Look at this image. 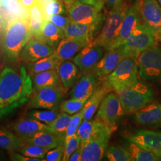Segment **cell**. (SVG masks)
<instances>
[{
    "mask_svg": "<svg viewBox=\"0 0 161 161\" xmlns=\"http://www.w3.org/2000/svg\"><path fill=\"white\" fill-rule=\"evenodd\" d=\"M34 88L28 70L6 66L0 72V119L11 114L28 102Z\"/></svg>",
    "mask_w": 161,
    "mask_h": 161,
    "instance_id": "1",
    "label": "cell"
},
{
    "mask_svg": "<svg viewBox=\"0 0 161 161\" xmlns=\"http://www.w3.org/2000/svg\"><path fill=\"white\" fill-rule=\"evenodd\" d=\"M32 37L29 17L16 18L7 21L4 25L0 39L4 58L11 64L17 62L24 47Z\"/></svg>",
    "mask_w": 161,
    "mask_h": 161,
    "instance_id": "2",
    "label": "cell"
},
{
    "mask_svg": "<svg viewBox=\"0 0 161 161\" xmlns=\"http://www.w3.org/2000/svg\"><path fill=\"white\" fill-rule=\"evenodd\" d=\"M116 93L126 114L141 109L155 98V93L152 87L139 80L134 85L124 88Z\"/></svg>",
    "mask_w": 161,
    "mask_h": 161,
    "instance_id": "3",
    "label": "cell"
},
{
    "mask_svg": "<svg viewBox=\"0 0 161 161\" xmlns=\"http://www.w3.org/2000/svg\"><path fill=\"white\" fill-rule=\"evenodd\" d=\"M129 6L127 1H125L119 7L110 10L106 14L103 26L100 34L90 44L101 46L107 51L112 50Z\"/></svg>",
    "mask_w": 161,
    "mask_h": 161,
    "instance_id": "4",
    "label": "cell"
},
{
    "mask_svg": "<svg viewBox=\"0 0 161 161\" xmlns=\"http://www.w3.org/2000/svg\"><path fill=\"white\" fill-rule=\"evenodd\" d=\"M138 65L137 58L128 57L124 58L114 70L104 78V84L115 92L137 82Z\"/></svg>",
    "mask_w": 161,
    "mask_h": 161,
    "instance_id": "5",
    "label": "cell"
},
{
    "mask_svg": "<svg viewBox=\"0 0 161 161\" xmlns=\"http://www.w3.org/2000/svg\"><path fill=\"white\" fill-rule=\"evenodd\" d=\"M138 74L147 81H161V47L157 43L137 58Z\"/></svg>",
    "mask_w": 161,
    "mask_h": 161,
    "instance_id": "6",
    "label": "cell"
},
{
    "mask_svg": "<svg viewBox=\"0 0 161 161\" xmlns=\"http://www.w3.org/2000/svg\"><path fill=\"white\" fill-rule=\"evenodd\" d=\"M67 13L71 22L97 26L102 28L106 14L103 7L92 6L74 0L66 7Z\"/></svg>",
    "mask_w": 161,
    "mask_h": 161,
    "instance_id": "7",
    "label": "cell"
},
{
    "mask_svg": "<svg viewBox=\"0 0 161 161\" xmlns=\"http://www.w3.org/2000/svg\"><path fill=\"white\" fill-rule=\"evenodd\" d=\"M116 127L107 125L88 141L80 142L82 147L80 161H98L102 159Z\"/></svg>",
    "mask_w": 161,
    "mask_h": 161,
    "instance_id": "8",
    "label": "cell"
},
{
    "mask_svg": "<svg viewBox=\"0 0 161 161\" xmlns=\"http://www.w3.org/2000/svg\"><path fill=\"white\" fill-rule=\"evenodd\" d=\"M156 43L153 35L142 22L121 46L128 57L137 58L141 53Z\"/></svg>",
    "mask_w": 161,
    "mask_h": 161,
    "instance_id": "9",
    "label": "cell"
},
{
    "mask_svg": "<svg viewBox=\"0 0 161 161\" xmlns=\"http://www.w3.org/2000/svg\"><path fill=\"white\" fill-rule=\"evenodd\" d=\"M142 22L153 35L156 41L161 42V6L157 0H140Z\"/></svg>",
    "mask_w": 161,
    "mask_h": 161,
    "instance_id": "10",
    "label": "cell"
},
{
    "mask_svg": "<svg viewBox=\"0 0 161 161\" xmlns=\"http://www.w3.org/2000/svg\"><path fill=\"white\" fill-rule=\"evenodd\" d=\"M125 114L117 94H108L100 104L97 118L110 127H116Z\"/></svg>",
    "mask_w": 161,
    "mask_h": 161,
    "instance_id": "11",
    "label": "cell"
},
{
    "mask_svg": "<svg viewBox=\"0 0 161 161\" xmlns=\"http://www.w3.org/2000/svg\"><path fill=\"white\" fill-rule=\"evenodd\" d=\"M64 96V91L60 86L43 88L36 91L31 98L28 107L33 109H58Z\"/></svg>",
    "mask_w": 161,
    "mask_h": 161,
    "instance_id": "12",
    "label": "cell"
},
{
    "mask_svg": "<svg viewBox=\"0 0 161 161\" xmlns=\"http://www.w3.org/2000/svg\"><path fill=\"white\" fill-rule=\"evenodd\" d=\"M104 50V47L101 46L89 44L75 55L73 62L80 73H90L103 57Z\"/></svg>",
    "mask_w": 161,
    "mask_h": 161,
    "instance_id": "13",
    "label": "cell"
},
{
    "mask_svg": "<svg viewBox=\"0 0 161 161\" xmlns=\"http://www.w3.org/2000/svg\"><path fill=\"white\" fill-rule=\"evenodd\" d=\"M141 22L140 1L136 0L132 5H130L127 10L112 49L121 46Z\"/></svg>",
    "mask_w": 161,
    "mask_h": 161,
    "instance_id": "14",
    "label": "cell"
},
{
    "mask_svg": "<svg viewBox=\"0 0 161 161\" xmlns=\"http://www.w3.org/2000/svg\"><path fill=\"white\" fill-rule=\"evenodd\" d=\"M128 57L122 46L108 50L90 74L97 78H104L114 70L124 58Z\"/></svg>",
    "mask_w": 161,
    "mask_h": 161,
    "instance_id": "15",
    "label": "cell"
},
{
    "mask_svg": "<svg viewBox=\"0 0 161 161\" xmlns=\"http://www.w3.org/2000/svg\"><path fill=\"white\" fill-rule=\"evenodd\" d=\"M54 50V48L46 43L34 37L24 47L20 58L26 64L35 62L42 58L52 55Z\"/></svg>",
    "mask_w": 161,
    "mask_h": 161,
    "instance_id": "16",
    "label": "cell"
},
{
    "mask_svg": "<svg viewBox=\"0 0 161 161\" xmlns=\"http://www.w3.org/2000/svg\"><path fill=\"white\" fill-rule=\"evenodd\" d=\"M134 121L144 127H161V103H150L135 112Z\"/></svg>",
    "mask_w": 161,
    "mask_h": 161,
    "instance_id": "17",
    "label": "cell"
},
{
    "mask_svg": "<svg viewBox=\"0 0 161 161\" xmlns=\"http://www.w3.org/2000/svg\"><path fill=\"white\" fill-rule=\"evenodd\" d=\"M90 44L84 41L64 37L59 42L52 54L62 63L74 58L78 52Z\"/></svg>",
    "mask_w": 161,
    "mask_h": 161,
    "instance_id": "18",
    "label": "cell"
},
{
    "mask_svg": "<svg viewBox=\"0 0 161 161\" xmlns=\"http://www.w3.org/2000/svg\"><path fill=\"white\" fill-rule=\"evenodd\" d=\"M12 129L19 137L25 141L37 132L50 131V128L46 124L28 117L22 118L13 124Z\"/></svg>",
    "mask_w": 161,
    "mask_h": 161,
    "instance_id": "19",
    "label": "cell"
},
{
    "mask_svg": "<svg viewBox=\"0 0 161 161\" xmlns=\"http://www.w3.org/2000/svg\"><path fill=\"white\" fill-rule=\"evenodd\" d=\"M130 141L153 153L161 151V131L140 130L130 137Z\"/></svg>",
    "mask_w": 161,
    "mask_h": 161,
    "instance_id": "20",
    "label": "cell"
},
{
    "mask_svg": "<svg viewBox=\"0 0 161 161\" xmlns=\"http://www.w3.org/2000/svg\"><path fill=\"white\" fill-rule=\"evenodd\" d=\"M101 28L83 23L70 22L64 31L65 37H70L78 40L91 43Z\"/></svg>",
    "mask_w": 161,
    "mask_h": 161,
    "instance_id": "21",
    "label": "cell"
},
{
    "mask_svg": "<svg viewBox=\"0 0 161 161\" xmlns=\"http://www.w3.org/2000/svg\"><path fill=\"white\" fill-rule=\"evenodd\" d=\"M97 79L90 73L84 74L70 91V98L86 101L96 89Z\"/></svg>",
    "mask_w": 161,
    "mask_h": 161,
    "instance_id": "22",
    "label": "cell"
},
{
    "mask_svg": "<svg viewBox=\"0 0 161 161\" xmlns=\"http://www.w3.org/2000/svg\"><path fill=\"white\" fill-rule=\"evenodd\" d=\"M110 90H111L105 84L95 90L91 97L86 100V103L82 109L83 120H90L92 119L104 98Z\"/></svg>",
    "mask_w": 161,
    "mask_h": 161,
    "instance_id": "23",
    "label": "cell"
},
{
    "mask_svg": "<svg viewBox=\"0 0 161 161\" xmlns=\"http://www.w3.org/2000/svg\"><path fill=\"white\" fill-rule=\"evenodd\" d=\"M24 142L35 144L50 150L60 144L64 143V138L50 131H42L37 132Z\"/></svg>",
    "mask_w": 161,
    "mask_h": 161,
    "instance_id": "24",
    "label": "cell"
},
{
    "mask_svg": "<svg viewBox=\"0 0 161 161\" xmlns=\"http://www.w3.org/2000/svg\"><path fill=\"white\" fill-rule=\"evenodd\" d=\"M56 70L61 83L67 89L75 84L78 79L80 72L74 62L69 60L62 62Z\"/></svg>",
    "mask_w": 161,
    "mask_h": 161,
    "instance_id": "25",
    "label": "cell"
},
{
    "mask_svg": "<svg viewBox=\"0 0 161 161\" xmlns=\"http://www.w3.org/2000/svg\"><path fill=\"white\" fill-rule=\"evenodd\" d=\"M64 37L65 35L63 30L47 20L44 24L40 34L36 37V38L43 41L48 46L56 49L59 42Z\"/></svg>",
    "mask_w": 161,
    "mask_h": 161,
    "instance_id": "26",
    "label": "cell"
},
{
    "mask_svg": "<svg viewBox=\"0 0 161 161\" xmlns=\"http://www.w3.org/2000/svg\"><path fill=\"white\" fill-rule=\"evenodd\" d=\"M31 76L35 92L46 87L60 86L61 82L56 69L34 74Z\"/></svg>",
    "mask_w": 161,
    "mask_h": 161,
    "instance_id": "27",
    "label": "cell"
},
{
    "mask_svg": "<svg viewBox=\"0 0 161 161\" xmlns=\"http://www.w3.org/2000/svg\"><path fill=\"white\" fill-rule=\"evenodd\" d=\"M108 125L98 119L83 120L76 132L80 142H85L103 130Z\"/></svg>",
    "mask_w": 161,
    "mask_h": 161,
    "instance_id": "28",
    "label": "cell"
},
{
    "mask_svg": "<svg viewBox=\"0 0 161 161\" xmlns=\"http://www.w3.org/2000/svg\"><path fill=\"white\" fill-rule=\"evenodd\" d=\"M29 11L30 28L33 36L36 38L40 34L47 20L41 7L37 3L31 8Z\"/></svg>",
    "mask_w": 161,
    "mask_h": 161,
    "instance_id": "29",
    "label": "cell"
},
{
    "mask_svg": "<svg viewBox=\"0 0 161 161\" xmlns=\"http://www.w3.org/2000/svg\"><path fill=\"white\" fill-rule=\"evenodd\" d=\"M24 141L17 135L4 128H0V149L8 152L18 150Z\"/></svg>",
    "mask_w": 161,
    "mask_h": 161,
    "instance_id": "30",
    "label": "cell"
},
{
    "mask_svg": "<svg viewBox=\"0 0 161 161\" xmlns=\"http://www.w3.org/2000/svg\"><path fill=\"white\" fill-rule=\"evenodd\" d=\"M60 64L61 62L52 54L35 62L28 63L26 69L30 74H34L52 69H56Z\"/></svg>",
    "mask_w": 161,
    "mask_h": 161,
    "instance_id": "31",
    "label": "cell"
},
{
    "mask_svg": "<svg viewBox=\"0 0 161 161\" xmlns=\"http://www.w3.org/2000/svg\"><path fill=\"white\" fill-rule=\"evenodd\" d=\"M72 116L65 112L60 113L56 119L49 124L50 131L65 138V134Z\"/></svg>",
    "mask_w": 161,
    "mask_h": 161,
    "instance_id": "32",
    "label": "cell"
},
{
    "mask_svg": "<svg viewBox=\"0 0 161 161\" xmlns=\"http://www.w3.org/2000/svg\"><path fill=\"white\" fill-rule=\"evenodd\" d=\"M128 150L131 153V161H155V154L131 142L128 145Z\"/></svg>",
    "mask_w": 161,
    "mask_h": 161,
    "instance_id": "33",
    "label": "cell"
},
{
    "mask_svg": "<svg viewBox=\"0 0 161 161\" xmlns=\"http://www.w3.org/2000/svg\"><path fill=\"white\" fill-rule=\"evenodd\" d=\"M60 114L58 108L56 109H46L45 110H32L28 113L27 116L45 123L48 125L56 119Z\"/></svg>",
    "mask_w": 161,
    "mask_h": 161,
    "instance_id": "34",
    "label": "cell"
},
{
    "mask_svg": "<svg viewBox=\"0 0 161 161\" xmlns=\"http://www.w3.org/2000/svg\"><path fill=\"white\" fill-rule=\"evenodd\" d=\"M106 156L110 161H131V155L129 150L121 146H112L106 150Z\"/></svg>",
    "mask_w": 161,
    "mask_h": 161,
    "instance_id": "35",
    "label": "cell"
},
{
    "mask_svg": "<svg viewBox=\"0 0 161 161\" xmlns=\"http://www.w3.org/2000/svg\"><path fill=\"white\" fill-rule=\"evenodd\" d=\"M18 151L22 155L31 158L44 159L48 150L39 146L24 142Z\"/></svg>",
    "mask_w": 161,
    "mask_h": 161,
    "instance_id": "36",
    "label": "cell"
},
{
    "mask_svg": "<svg viewBox=\"0 0 161 161\" xmlns=\"http://www.w3.org/2000/svg\"><path fill=\"white\" fill-rule=\"evenodd\" d=\"M66 6L62 0H54L47 4L42 9L47 21L48 18L56 14H66L67 13Z\"/></svg>",
    "mask_w": 161,
    "mask_h": 161,
    "instance_id": "37",
    "label": "cell"
},
{
    "mask_svg": "<svg viewBox=\"0 0 161 161\" xmlns=\"http://www.w3.org/2000/svg\"><path fill=\"white\" fill-rule=\"evenodd\" d=\"M86 102L70 98L61 103L60 108L62 112L67 113L69 115H74L82 109Z\"/></svg>",
    "mask_w": 161,
    "mask_h": 161,
    "instance_id": "38",
    "label": "cell"
},
{
    "mask_svg": "<svg viewBox=\"0 0 161 161\" xmlns=\"http://www.w3.org/2000/svg\"><path fill=\"white\" fill-rule=\"evenodd\" d=\"M83 121V114L82 110L75 114L72 116L70 121L69 122V125L67 128L64 142L67 141L69 138L76 134L78 128L80 125V123Z\"/></svg>",
    "mask_w": 161,
    "mask_h": 161,
    "instance_id": "39",
    "label": "cell"
},
{
    "mask_svg": "<svg viewBox=\"0 0 161 161\" xmlns=\"http://www.w3.org/2000/svg\"><path fill=\"white\" fill-rule=\"evenodd\" d=\"M80 140L77 134H75L64 142V152L62 161H69V158L74 152L80 145Z\"/></svg>",
    "mask_w": 161,
    "mask_h": 161,
    "instance_id": "40",
    "label": "cell"
},
{
    "mask_svg": "<svg viewBox=\"0 0 161 161\" xmlns=\"http://www.w3.org/2000/svg\"><path fill=\"white\" fill-rule=\"evenodd\" d=\"M64 152V143L60 144L56 147L50 150L47 152L45 156V161H62Z\"/></svg>",
    "mask_w": 161,
    "mask_h": 161,
    "instance_id": "41",
    "label": "cell"
},
{
    "mask_svg": "<svg viewBox=\"0 0 161 161\" xmlns=\"http://www.w3.org/2000/svg\"><path fill=\"white\" fill-rule=\"evenodd\" d=\"M66 14L53 15L49 17L48 20L54 24L56 26L64 31L66 26L71 22L68 15L66 16Z\"/></svg>",
    "mask_w": 161,
    "mask_h": 161,
    "instance_id": "42",
    "label": "cell"
},
{
    "mask_svg": "<svg viewBox=\"0 0 161 161\" xmlns=\"http://www.w3.org/2000/svg\"><path fill=\"white\" fill-rule=\"evenodd\" d=\"M10 159L12 161H45L44 159L34 158L26 156L23 155L22 153L19 154L15 152V151H12L9 152Z\"/></svg>",
    "mask_w": 161,
    "mask_h": 161,
    "instance_id": "43",
    "label": "cell"
},
{
    "mask_svg": "<svg viewBox=\"0 0 161 161\" xmlns=\"http://www.w3.org/2000/svg\"><path fill=\"white\" fill-rule=\"evenodd\" d=\"M104 5L110 10L119 7L125 2V0H103Z\"/></svg>",
    "mask_w": 161,
    "mask_h": 161,
    "instance_id": "44",
    "label": "cell"
},
{
    "mask_svg": "<svg viewBox=\"0 0 161 161\" xmlns=\"http://www.w3.org/2000/svg\"><path fill=\"white\" fill-rule=\"evenodd\" d=\"M81 152H82V147L81 145L79 146V147L75 150L74 153L70 156L69 158L70 161H80V157H81Z\"/></svg>",
    "mask_w": 161,
    "mask_h": 161,
    "instance_id": "45",
    "label": "cell"
},
{
    "mask_svg": "<svg viewBox=\"0 0 161 161\" xmlns=\"http://www.w3.org/2000/svg\"><path fill=\"white\" fill-rule=\"evenodd\" d=\"M78 1L86 4L104 7V3L103 0H78Z\"/></svg>",
    "mask_w": 161,
    "mask_h": 161,
    "instance_id": "46",
    "label": "cell"
},
{
    "mask_svg": "<svg viewBox=\"0 0 161 161\" xmlns=\"http://www.w3.org/2000/svg\"><path fill=\"white\" fill-rule=\"evenodd\" d=\"M19 1L25 8L29 10L31 8L37 3L38 0H19Z\"/></svg>",
    "mask_w": 161,
    "mask_h": 161,
    "instance_id": "47",
    "label": "cell"
},
{
    "mask_svg": "<svg viewBox=\"0 0 161 161\" xmlns=\"http://www.w3.org/2000/svg\"><path fill=\"white\" fill-rule=\"evenodd\" d=\"M53 1H54V0H38L37 3L40 6L42 10L47 4H48L49 3Z\"/></svg>",
    "mask_w": 161,
    "mask_h": 161,
    "instance_id": "48",
    "label": "cell"
},
{
    "mask_svg": "<svg viewBox=\"0 0 161 161\" xmlns=\"http://www.w3.org/2000/svg\"><path fill=\"white\" fill-rule=\"evenodd\" d=\"M13 0H1V6L3 7H8L11 4Z\"/></svg>",
    "mask_w": 161,
    "mask_h": 161,
    "instance_id": "49",
    "label": "cell"
},
{
    "mask_svg": "<svg viewBox=\"0 0 161 161\" xmlns=\"http://www.w3.org/2000/svg\"><path fill=\"white\" fill-rule=\"evenodd\" d=\"M3 26H4V22H3V17L2 16L1 14V13H0V36L1 35L2 33V31L3 29Z\"/></svg>",
    "mask_w": 161,
    "mask_h": 161,
    "instance_id": "50",
    "label": "cell"
},
{
    "mask_svg": "<svg viewBox=\"0 0 161 161\" xmlns=\"http://www.w3.org/2000/svg\"><path fill=\"white\" fill-rule=\"evenodd\" d=\"M156 156V161H161V151L155 153Z\"/></svg>",
    "mask_w": 161,
    "mask_h": 161,
    "instance_id": "51",
    "label": "cell"
},
{
    "mask_svg": "<svg viewBox=\"0 0 161 161\" xmlns=\"http://www.w3.org/2000/svg\"><path fill=\"white\" fill-rule=\"evenodd\" d=\"M66 7L69 6L74 0H62Z\"/></svg>",
    "mask_w": 161,
    "mask_h": 161,
    "instance_id": "52",
    "label": "cell"
},
{
    "mask_svg": "<svg viewBox=\"0 0 161 161\" xmlns=\"http://www.w3.org/2000/svg\"><path fill=\"white\" fill-rule=\"evenodd\" d=\"M158 3H159V4H160V6H161V0H158Z\"/></svg>",
    "mask_w": 161,
    "mask_h": 161,
    "instance_id": "53",
    "label": "cell"
},
{
    "mask_svg": "<svg viewBox=\"0 0 161 161\" xmlns=\"http://www.w3.org/2000/svg\"><path fill=\"white\" fill-rule=\"evenodd\" d=\"M1 6V0H0V7Z\"/></svg>",
    "mask_w": 161,
    "mask_h": 161,
    "instance_id": "54",
    "label": "cell"
},
{
    "mask_svg": "<svg viewBox=\"0 0 161 161\" xmlns=\"http://www.w3.org/2000/svg\"><path fill=\"white\" fill-rule=\"evenodd\" d=\"M0 160H1V159H0Z\"/></svg>",
    "mask_w": 161,
    "mask_h": 161,
    "instance_id": "55",
    "label": "cell"
}]
</instances>
